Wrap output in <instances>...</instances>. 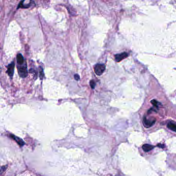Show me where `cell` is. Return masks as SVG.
Returning <instances> with one entry per match:
<instances>
[{
  "mask_svg": "<svg viewBox=\"0 0 176 176\" xmlns=\"http://www.w3.org/2000/svg\"><path fill=\"white\" fill-rule=\"evenodd\" d=\"M106 69V66L104 64H97L94 67V70L96 74L98 76H101L104 72Z\"/></svg>",
  "mask_w": 176,
  "mask_h": 176,
  "instance_id": "1",
  "label": "cell"
},
{
  "mask_svg": "<svg viewBox=\"0 0 176 176\" xmlns=\"http://www.w3.org/2000/svg\"><path fill=\"white\" fill-rule=\"evenodd\" d=\"M128 53H126V52H123V53L115 55V60L117 62H119L122 61V60H124V59L128 57Z\"/></svg>",
  "mask_w": 176,
  "mask_h": 176,
  "instance_id": "3",
  "label": "cell"
},
{
  "mask_svg": "<svg viewBox=\"0 0 176 176\" xmlns=\"http://www.w3.org/2000/svg\"><path fill=\"white\" fill-rule=\"evenodd\" d=\"M151 102L152 103V104H153V106H157L158 107V103L157 101L155 100H152L151 101Z\"/></svg>",
  "mask_w": 176,
  "mask_h": 176,
  "instance_id": "9",
  "label": "cell"
},
{
  "mask_svg": "<svg viewBox=\"0 0 176 176\" xmlns=\"http://www.w3.org/2000/svg\"><path fill=\"white\" fill-rule=\"evenodd\" d=\"M96 83L95 82V81L93 80H92L90 82V86L91 87V88H93V89H94L95 87Z\"/></svg>",
  "mask_w": 176,
  "mask_h": 176,
  "instance_id": "8",
  "label": "cell"
},
{
  "mask_svg": "<svg viewBox=\"0 0 176 176\" xmlns=\"http://www.w3.org/2000/svg\"><path fill=\"white\" fill-rule=\"evenodd\" d=\"M18 73L20 77L21 78H24L28 76V70L26 66H22L18 68Z\"/></svg>",
  "mask_w": 176,
  "mask_h": 176,
  "instance_id": "2",
  "label": "cell"
},
{
  "mask_svg": "<svg viewBox=\"0 0 176 176\" xmlns=\"http://www.w3.org/2000/svg\"><path fill=\"white\" fill-rule=\"evenodd\" d=\"M44 73L43 72L42 69H41V70H40V78H41V79H42V78L44 77Z\"/></svg>",
  "mask_w": 176,
  "mask_h": 176,
  "instance_id": "10",
  "label": "cell"
},
{
  "mask_svg": "<svg viewBox=\"0 0 176 176\" xmlns=\"http://www.w3.org/2000/svg\"><path fill=\"white\" fill-rule=\"evenodd\" d=\"M153 148V147L152 146H151L150 145L145 144L143 146V149L145 152H148L150 151Z\"/></svg>",
  "mask_w": 176,
  "mask_h": 176,
  "instance_id": "6",
  "label": "cell"
},
{
  "mask_svg": "<svg viewBox=\"0 0 176 176\" xmlns=\"http://www.w3.org/2000/svg\"><path fill=\"white\" fill-rule=\"evenodd\" d=\"M14 62H12L11 63L9 64L7 66V73L8 75L11 77L12 78L13 74H14V68H15Z\"/></svg>",
  "mask_w": 176,
  "mask_h": 176,
  "instance_id": "4",
  "label": "cell"
},
{
  "mask_svg": "<svg viewBox=\"0 0 176 176\" xmlns=\"http://www.w3.org/2000/svg\"><path fill=\"white\" fill-rule=\"evenodd\" d=\"M17 63L19 65H22L24 63V58H23L22 55L19 53L17 55Z\"/></svg>",
  "mask_w": 176,
  "mask_h": 176,
  "instance_id": "5",
  "label": "cell"
},
{
  "mask_svg": "<svg viewBox=\"0 0 176 176\" xmlns=\"http://www.w3.org/2000/svg\"><path fill=\"white\" fill-rule=\"evenodd\" d=\"M168 128L171 129L172 131H174V132H176V125L174 123H172V122H169L167 125Z\"/></svg>",
  "mask_w": 176,
  "mask_h": 176,
  "instance_id": "7",
  "label": "cell"
},
{
  "mask_svg": "<svg viewBox=\"0 0 176 176\" xmlns=\"http://www.w3.org/2000/svg\"><path fill=\"white\" fill-rule=\"evenodd\" d=\"M74 78L77 81H78L80 80V76L78 74H74Z\"/></svg>",
  "mask_w": 176,
  "mask_h": 176,
  "instance_id": "11",
  "label": "cell"
}]
</instances>
